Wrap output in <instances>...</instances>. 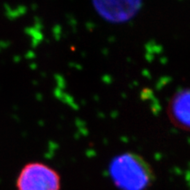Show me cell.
<instances>
[{"instance_id": "6da1fadb", "label": "cell", "mask_w": 190, "mask_h": 190, "mask_svg": "<svg viewBox=\"0 0 190 190\" xmlns=\"http://www.w3.org/2000/svg\"><path fill=\"white\" fill-rule=\"evenodd\" d=\"M108 171L114 184L120 190H146L155 180L150 164L133 152L115 156L110 162Z\"/></svg>"}, {"instance_id": "7a4b0ae2", "label": "cell", "mask_w": 190, "mask_h": 190, "mask_svg": "<svg viewBox=\"0 0 190 190\" xmlns=\"http://www.w3.org/2000/svg\"><path fill=\"white\" fill-rule=\"evenodd\" d=\"M17 190H60L61 177L52 167L41 162H30L20 170Z\"/></svg>"}, {"instance_id": "3957f363", "label": "cell", "mask_w": 190, "mask_h": 190, "mask_svg": "<svg viewBox=\"0 0 190 190\" xmlns=\"http://www.w3.org/2000/svg\"><path fill=\"white\" fill-rule=\"evenodd\" d=\"M98 14L111 23H123L133 19L142 6V0H93Z\"/></svg>"}, {"instance_id": "277c9868", "label": "cell", "mask_w": 190, "mask_h": 190, "mask_svg": "<svg viewBox=\"0 0 190 190\" xmlns=\"http://www.w3.org/2000/svg\"><path fill=\"white\" fill-rule=\"evenodd\" d=\"M168 115L176 127L190 131V88L178 92L172 98Z\"/></svg>"}]
</instances>
